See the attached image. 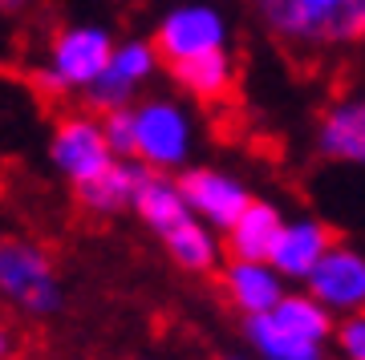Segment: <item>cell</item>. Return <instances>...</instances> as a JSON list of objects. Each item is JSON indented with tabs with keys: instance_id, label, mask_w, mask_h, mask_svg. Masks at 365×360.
I'll list each match as a JSON object with an SVG mask.
<instances>
[{
	"instance_id": "cell-1",
	"label": "cell",
	"mask_w": 365,
	"mask_h": 360,
	"mask_svg": "<svg viewBox=\"0 0 365 360\" xmlns=\"http://www.w3.org/2000/svg\"><path fill=\"white\" fill-rule=\"evenodd\" d=\"M268 37L300 57L365 45V0H256Z\"/></svg>"
},
{
	"instance_id": "cell-2",
	"label": "cell",
	"mask_w": 365,
	"mask_h": 360,
	"mask_svg": "<svg viewBox=\"0 0 365 360\" xmlns=\"http://www.w3.org/2000/svg\"><path fill=\"white\" fill-rule=\"evenodd\" d=\"M114 45H118L114 28L102 25V21H69V25H61L49 37L45 57H41V65L33 69L29 81L49 102L81 97L106 69Z\"/></svg>"
},
{
	"instance_id": "cell-3",
	"label": "cell",
	"mask_w": 365,
	"mask_h": 360,
	"mask_svg": "<svg viewBox=\"0 0 365 360\" xmlns=\"http://www.w3.org/2000/svg\"><path fill=\"white\" fill-rule=\"evenodd\" d=\"M134 122V162L150 174H179L195 162L199 117L175 93H143L130 105Z\"/></svg>"
},
{
	"instance_id": "cell-4",
	"label": "cell",
	"mask_w": 365,
	"mask_h": 360,
	"mask_svg": "<svg viewBox=\"0 0 365 360\" xmlns=\"http://www.w3.org/2000/svg\"><path fill=\"white\" fill-rule=\"evenodd\" d=\"M0 300L29 320H49L66 308L53 255L25 235H0Z\"/></svg>"
},
{
	"instance_id": "cell-5",
	"label": "cell",
	"mask_w": 365,
	"mask_h": 360,
	"mask_svg": "<svg viewBox=\"0 0 365 360\" xmlns=\"http://www.w3.org/2000/svg\"><path fill=\"white\" fill-rule=\"evenodd\" d=\"M150 45L163 57V69L191 57L232 49V16L215 0H175L155 21Z\"/></svg>"
},
{
	"instance_id": "cell-6",
	"label": "cell",
	"mask_w": 365,
	"mask_h": 360,
	"mask_svg": "<svg viewBox=\"0 0 365 360\" xmlns=\"http://www.w3.org/2000/svg\"><path fill=\"white\" fill-rule=\"evenodd\" d=\"M158 73H163V57L155 53L150 37H126L114 45L106 69L98 73V81H93L90 90L81 93V102L98 117L110 114V110H126L143 93H150V81Z\"/></svg>"
},
{
	"instance_id": "cell-7",
	"label": "cell",
	"mask_w": 365,
	"mask_h": 360,
	"mask_svg": "<svg viewBox=\"0 0 365 360\" xmlns=\"http://www.w3.org/2000/svg\"><path fill=\"white\" fill-rule=\"evenodd\" d=\"M45 158H49V166L57 170L69 186H81V182H90L93 174H102V170L114 162L110 146H106V134H102V117L90 114V110L61 114L49 129Z\"/></svg>"
},
{
	"instance_id": "cell-8",
	"label": "cell",
	"mask_w": 365,
	"mask_h": 360,
	"mask_svg": "<svg viewBox=\"0 0 365 360\" xmlns=\"http://www.w3.org/2000/svg\"><path fill=\"white\" fill-rule=\"evenodd\" d=\"M175 182H179L182 198H187V211L220 235L227 231V227L244 215V206L256 198L248 179L235 174V170H227V166H195V162H191L187 170L175 174Z\"/></svg>"
},
{
	"instance_id": "cell-9",
	"label": "cell",
	"mask_w": 365,
	"mask_h": 360,
	"mask_svg": "<svg viewBox=\"0 0 365 360\" xmlns=\"http://www.w3.org/2000/svg\"><path fill=\"white\" fill-rule=\"evenodd\" d=\"M300 287L325 312H333V320L365 312V247L337 239Z\"/></svg>"
},
{
	"instance_id": "cell-10",
	"label": "cell",
	"mask_w": 365,
	"mask_h": 360,
	"mask_svg": "<svg viewBox=\"0 0 365 360\" xmlns=\"http://www.w3.org/2000/svg\"><path fill=\"white\" fill-rule=\"evenodd\" d=\"M313 150L325 162L365 170V90L341 93L321 110L313 126Z\"/></svg>"
},
{
	"instance_id": "cell-11",
	"label": "cell",
	"mask_w": 365,
	"mask_h": 360,
	"mask_svg": "<svg viewBox=\"0 0 365 360\" xmlns=\"http://www.w3.org/2000/svg\"><path fill=\"white\" fill-rule=\"evenodd\" d=\"M333 243H337V235L321 215H284V227H280L272 251H268V263L284 283L300 287Z\"/></svg>"
},
{
	"instance_id": "cell-12",
	"label": "cell",
	"mask_w": 365,
	"mask_h": 360,
	"mask_svg": "<svg viewBox=\"0 0 365 360\" xmlns=\"http://www.w3.org/2000/svg\"><path fill=\"white\" fill-rule=\"evenodd\" d=\"M220 287L227 304H232L244 320L248 316H264L280 304L288 292V283L272 271L268 259H223L220 263Z\"/></svg>"
},
{
	"instance_id": "cell-13",
	"label": "cell",
	"mask_w": 365,
	"mask_h": 360,
	"mask_svg": "<svg viewBox=\"0 0 365 360\" xmlns=\"http://www.w3.org/2000/svg\"><path fill=\"white\" fill-rule=\"evenodd\" d=\"M150 170L143 162H134V158H114L102 174H93L90 182H81L73 186V198L86 215L93 219H118V215H126L134 206V194L143 186V179Z\"/></svg>"
},
{
	"instance_id": "cell-14",
	"label": "cell",
	"mask_w": 365,
	"mask_h": 360,
	"mask_svg": "<svg viewBox=\"0 0 365 360\" xmlns=\"http://www.w3.org/2000/svg\"><path fill=\"white\" fill-rule=\"evenodd\" d=\"M158 239H163L167 259L179 271H187V275H215L223 263V235L211 231L207 223H199L195 215H187L182 223H175Z\"/></svg>"
},
{
	"instance_id": "cell-15",
	"label": "cell",
	"mask_w": 365,
	"mask_h": 360,
	"mask_svg": "<svg viewBox=\"0 0 365 360\" xmlns=\"http://www.w3.org/2000/svg\"><path fill=\"white\" fill-rule=\"evenodd\" d=\"M284 227V206L272 198H252L244 215L223 231V255L227 259H268L276 235Z\"/></svg>"
},
{
	"instance_id": "cell-16",
	"label": "cell",
	"mask_w": 365,
	"mask_h": 360,
	"mask_svg": "<svg viewBox=\"0 0 365 360\" xmlns=\"http://www.w3.org/2000/svg\"><path fill=\"white\" fill-rule=\"evenodd\" d=\"M167 73L179 85V93H187L191 102L211 105V102H223L235 90L240 65H235L232 49H223V53H207V57H191V61L167 65Z\"/></svg>"
},
{
	"instance_id": "cell-17",
	"label": "cell",
	"mask_w": 365,
	"mask_h": 360,
	"mask_svg": "<svg viewBox=\"0 0 365 360\" xmlns=\"http://www.w3.org/2000/svg\"><path fill=\"white\" fill-rule=\"evenodd\" d=\"M244 340H248L256 360H329V344H313L304 336L288 332L268 312L244 320Z\"/></svg>"
},
{
	"instance_id": "cell-18",
	"label": "cell",
	"mask_w": 365,
	"mask_h": 360,
	"mask_svg": "<svg viewBox=\"0 0 365 360\" xmlns=\"http://www.w3.org/2000/svg\"><path fill=\"white\" fill-rule=\"evenodd\" d=\"M134 215H138V223H143L146 231H170L175 223H182L191 211H187V198H182L179 182H175V174H146L143 186H138V194H134Z\"/></svg>"
},
{
	"instance_id": "cell-19",
	"label": "cell",
	"mask_w": 365,
	"mask_h": 360,
	"mask_svg": "<svg viewBox=\"0 0 365 360\" xmlns=\"http://www.w3.org/2000/svg\"><path fill=\"white\" fill-rule=\"evenodd\" d=\"M268 316H272L280 328L304 336V340H313V344H329V340H333V324H337L333 312L321 308L304 287H288L284 296H280V304H276Z\"/></svg>"
},
{
	"instance_id": "cell-20",
	"label": "cell",
	"mask_w": 365,
	"mask_h": 360,
	"mask_svg": "<svg viewBox=\"0 0 365 360\" xmlns=\"http://www.w3.org/2000/svg\"><path fill=\"white\" fill-rule=\"evenodd\" d=\"M333 356L337 360H365V312H353V316H341L333 324Z\"/></svg>"
},
{
	"instance_id": "cell-21",
	"label": "cell",
	"mask_w": 365,
	"mask_h": 360,
	"mask_svg": "<svg viewBox=\"0 0 365 360\" xmlns=\"http://www.w3.org/2000/svg\"><path fill=\"white\" fill-rule=\"evenodd\" d=\"M102 134L106 146L114 158H134V122H130V105L126 110H110L102 114Z\"/></svg>"
},
{
	"instance_id": "cell-22",
	"label": "cell",
	"mask_w": 365,
	"mask_h": 360,
	"mask_svg": "<svg viewBox=\"0 0 365 360\" xmlns=\"http://www.w3.org/2000/svg\"><path fill=\"white\" fill-rule=\"evenodd\" d=\"M13 348H16V336H13V328L0 320V360H9L13 356Z\"/></svg>"
},
{
	"instance_id": "cell-23",
	"label": "cell",
	"mask_w": 365,
	"mask_h": 360,
	"mask_svg": "<svg viewBox=\"0 0 365 360\" xmlns=\"http://www.w3.org/2000/svg\"><path fill=\"white\" fill-rule=\"evenodd\" d=\"M25 9H29V0H0V16H16Z\"/></svg>"
},
{
	"instance_id": "cell-24",
	"label": "cell",
	"mask_w": 365,
	"mask_h": 360,
	"mask_svg": "<svg viewBox=\"0 0 365 360\" xmlns=\"http://www.w3.org/2000/svg\"><path fill=\"white\" fill-rule=\"evenodd\" d=\"M215 360H256L252 352H227V356H215Z\"/></svg>"
}]
</instances>
